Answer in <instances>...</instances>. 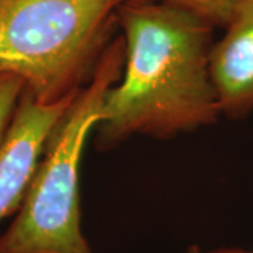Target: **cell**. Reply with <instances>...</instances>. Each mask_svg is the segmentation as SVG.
Masks as SVG:
<instances>
[{
  "instance_id": "6da1fadb",
  "label": "cell",
  "mask_w": 253,
  "mask_h": 253,
  "mask_svg": "<svg viewBox=\"0 0 253 253\" xmlns=\"http://www.w3.org/2000/svg\"><path fill=\"white\" fill-rule=\"evenodd\" d=\"M121 78L101 104L96 146L107 151L134 135L168 139L221 116L210 73L214 26L163 3H123Z\"/></svg>"
},
{
  "instance_id": "7a4b0ae2",
  "label": "cell",
  "mask_w": 253,
  "mask_h": 253,
  "mask_svg": "<svg viewBox=\"0 0 253 253\" xmlns=\"http://www.w3.org/2000/svg\"><path fill=\"white\" fill-rule=\"evenodd\" d=\"M124 0H0V73L40 104L73 97L114 38Z\"/></svg>"
},
{
  "instance_id": "3957f363",
  "label": "cell",
  "mask_w": 253,
  "mask_h": 253,
  "mask_svg": "<svg viewBox=\"0 0 253 253\" xmlns=\"http://www.w3.org/2000/svg\"><path fill=\"white\" fill-rule=\"evenodd\" d=\"M123 65L124 41L116 36L48 136L16 217L0 235V253H94L82 231V156Z\"/></svg>"
},
{
  "instance_id": "277c9868",
  "label": "cell",
  "mask_w": 253,
  "mask_h": 253,
  "mask_svg": "<svg viewBox=\"0 0 253 253\" xmlns=\"http://www.w3.org/2000/svg\"><path fill=\"white\" fill-rule=\"evenodd\" d=\"M75 96L55 104H40L23 91L0 148V221L17 212L46 139Z\"/></svg>"
},
{
  "instance_id": "5b68a950",
  "label": "cell",
  "mask_w": 253,
  "mask_h": 253,
  "mask_svg": "<svg viewBox=\"0 0 253 253\" xmlns=\"http://www.w3.org/2000/svg\"><path fill=\"white\" fill-rule=\"evenodd\" d=\"M222 37L210 52V73L221 114L241 120L253 113V0H239Z\"/></svg>"
},
{
  "instance_id": "8992f818",
  "label": "cell",
  "mask_w": 253,
  "mask_h": 253,
  "mask_svg": "<svg viewBox=\"0 0 253 253\" xmlns=\"http://www.w3.org/2000/svg\"><path fill=\"white\" fill-rule=\"evenodd\" d=\"M239 0H124V3H163L186 10L208 21L215 28H224Z\"/></svg>"
},
{
  "instance_id": "52a82bcc",
  "label": "cell",
  "mask_w": 253,
  "mask_h": 253,
  "mask_svg": "<svg viewBox=\"0 0 253 253\" xmlns=\"http://www.w3.org/2000/svg\"><path fill=\"white\" fill-rule=\"evenodd\" d=\"M24 91L23 81L10 73H0V148L9 132L17 109L18 100Z\"/></svg>"
},
{
  "instance_id": "ba28073f",
  "label": "cell",
  "mask_w": 253,
  "mask_h": 253,
  "mask_svg": "<svg viewBox=\"0 0 253 253\" xmlns=\"http://www.w3.org/2000/svg\"><path fill=\"white\" fill-rule=\"evenodd\" d=\"M184 253H253V249H244L235 246H221L214 249H201L199 245H190Z\"/></svg>"
}]
</instances>
